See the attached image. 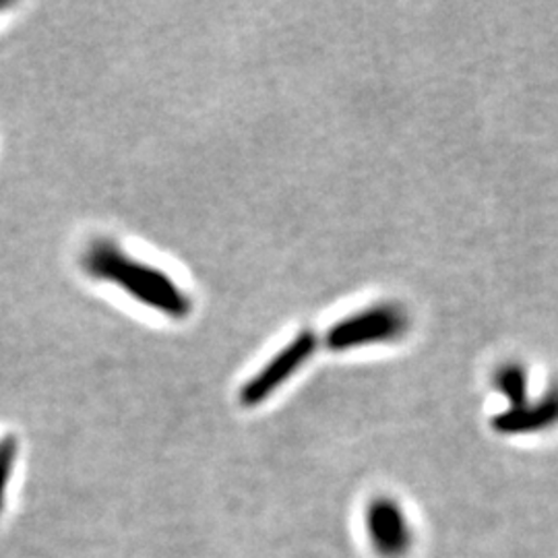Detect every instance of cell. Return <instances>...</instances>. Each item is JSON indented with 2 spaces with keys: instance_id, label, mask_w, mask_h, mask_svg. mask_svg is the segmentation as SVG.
Masks as SVG:
<instances>
[{
  "instance_id": "1",
  "label": "cell",
  "mask_w": 558,
  "mask_h": 558,
  "mask_svg": "<svg viewBox=\"0 0 558 558\" xmlns=\"http://www.w3.org/2000/svg\"><path fill=\"white\" fill-rule=\"evenodd\" d=\"M81 267L89 278L117 286L129 299L163 317L186 319L193 311V302L177 279L147 260L131 257L114 240H92L81 255Z\"/></svg>"
},
{
  "instance_id": "2",
  "label": "cell",
  "mask_w": 558,
  "mask_h": 558,
  "mask_svg": "<svg viewBox=\"0 0 558 558\" xmlns=\"http://www.w3.org/2000/svg\"><path fill=\"white\" fill-rule=\"evenodd\" d=\"M412 327L410 313L399 302H375L336 320L327 333L325 345L331 352H350L366 345L393 343L405 338Z\"/></svg>"
},
{
  "instance_id": "3",
  "label": "cell",
  "mask_w": 558,
  "mask_h": 558,
  "mask_svg": "<svg viewBox=\"0 0 558 558\" xmlns=\"http://www.w3.org/2000/svg\"><path fill=\"white\" fill-rule=\"evenodd\" d=\"M319 348V338L313 329H302L290 339L281 350L267 360L259 371L246 380L240 389L239 399L244 408H257L271 399L274 393L296 377L306 366V362L315 356Z\"/></svg>"
},
{
  "instance_id": "4",
  "label": "cell",
  "mask_w": 558,
  "mask_h": 558,
  "mask_svg": "<svg viewBox=\"0 0 558 558\" xmlns=\"http://www.w3.org/2000/svg\"><path fill=\"white\" fill-rule=\"evenodd\" d=\"M366 534L383 558H403L412 548V525L398 502L379 497L366 507Z\"/></svg>"
},
{
  "instance_id": "5",
  "label": "cell",
  "mask_w": 558,
  "mask_h": 558,
  "mask_svg": "<svg viewBox=\"0 0 558 558\" xmlns=\"http://www.w3.org/2000/svg\"><path fill=\"white\" fill-rule=\"evenodd\" d=\"M558 426V383L515 408H505L493 418V428L507 437L538 435Z\"/></svg>"
},
{
  "instance_id": "6",
  "label": "cell",
  "mask_w": 558,
  "mask_h": 558,
  "mask_svg": "<svg viewBox=\"0 0 558 558\" xmlns=\"http://www.w3.org/2000/svg\"><path fill=\"white\" fill-rule=\"evenodd\" d=\"M490 380H493L495 391L507 401V408H515L532 398L530 373L523 366V362H518V360L500 362Z\"/></svg>"
},
{
  "instance_id": "7",
  "label": "cell",
  "mask_w": 558,
  "mask_h": 558,
  "mask_svg": "<svg viewBox=\"0 0 558 558\" xmlns=\"http://www.w3.org/2000/svg\"><path fill=\"white\" fill-rule=\"evenodd\" d=\"M17 440L15 437H4L0 439V513L7 505V490L15 472V461H17Z\"/></svg>"
},
{
  "instance_id": "8",
  "label": "cell",
  "mask_w": 558,
  "mask_h": 558,
  "mask_svg": "<svg viewBox=\"0 0 558 558\" xmlns=\"http://www.w3.org/2000/svg\"><path fill=\"white\" fill-rule=\"evenodd\" d=\"M9 7H11V4H9V2H2V0H0V13H2V11H7V9H9Z\"/></svg>"
}]
</instances>
